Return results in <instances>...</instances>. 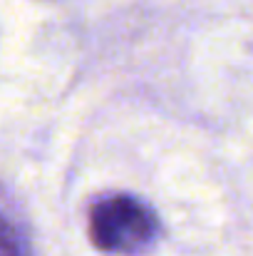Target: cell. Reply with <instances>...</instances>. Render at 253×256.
<instances>
[{
  "label": "cell",
  "mask_w": 253,
  "mask_h": 256,
  "mask_svg": "<svg viewBox=\"0 0 253 256\" xmlns=\"http://www.w3.org/2000/svg\"><path fill=\"white\" fill-rule=\"evenodd\" d=\"M0 256H27L25 246L7 219L0 216Z\"/></svg>",
  "instance_id": "7a4b0ae2"
},
{
  "label": "cell",
  "mask_w": 253,
  "mask_h": 256,
  "mask_svg": "<svg viewBox=\"0 0 253 256\" xmlns=\"http://www.w3.org/2000/svg\"><path fill=\"white\" fill-rule=\"evenodd\" d=\"M157 219L139 199L119 194L102 199L89 214V236L107 254H132L152 242Z\"/></svg>",
  "instance_id": "6da1fadb"
}]
</instances>
